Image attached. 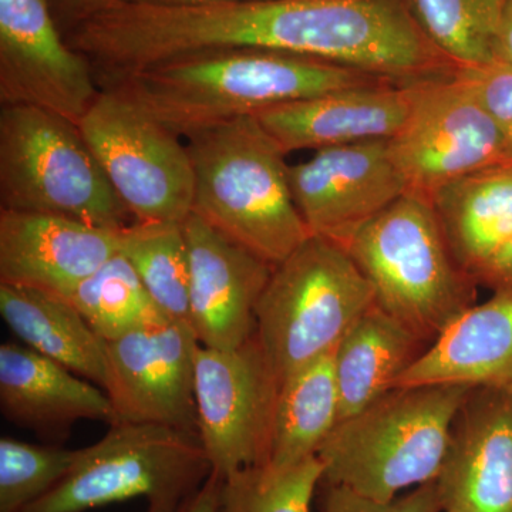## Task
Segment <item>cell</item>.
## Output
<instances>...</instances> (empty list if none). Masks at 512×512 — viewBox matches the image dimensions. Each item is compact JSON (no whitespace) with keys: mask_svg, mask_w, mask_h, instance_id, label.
Instances as JSON below:
<instances>
[{"mask_svg":"<svg viewBox=\"0 0 512 512\" xmlns=\"http://www.w3.org/2000/svg\"><path fill=\"white\" fill-rule=\"evenodd\" d=\"M380 80L309 57L232 49L167 60L110 86L120 87L178 136L190 137L239 117Z\"/></svg>","mask_w":512,"mask_h":512,"instance_id":"6da1fadb","label":"cell"},{"mask_svg":"<svg viewBox=\"0 0 512 512\" xmlns=\"http://www.w3.org/2000/svg\"><path fill=\"white\" fill-rule=\"evenodd\" d=\"M187 138L192 212L215 231L274 266L311 237L293 201L286 154L255 116Z\"/></svg>","mask_w":512,"mask_h":512,"instance_id":"7a4b0ae2","label":"cell"},{"mask_svg":"<svg viewBox=\"0 0 512 512\" xmlns=\"http://www.w3.org/2000/svg\"><path fill=\"white\" fill-rule=\"evenodd\" d=\"M471 389L460 384L396 387L339 421L318 453L322 484L390 501L400 491L436 481L453 421Z\"/></svg>","mask_w":512,"mask_h":512,"instance_id":"3957f363","label":"cell"},{"mask_svg":"<svg viewBox=\"0 0 512 512\" xmlns=\"http://www.w3.org/2000/svg\"><path fill=\"white\" fill-rule=\"evenodd\" d=\"M345 248L376 305L427 346L476 302V279L451 254L429 195L407 191Z\"/></svg>","mask_w":512,"mask_h":512,"instance_id":"277c9868","label":"cell"},{"mask_svg":"<svg viewBox=\"0 0 512 512\" xmlns=\"http://www.w3.org/2000/svg\"><path fill=\"white\" fill-rule=\"evenodd\" d=\"M375 305L372 285L338 242L311 235L274 266L255 311V336L278 383L332 355Z\"/></svg>","mask_w":512,"mask_h":512,"instance_id":"5b68a950","label":"cell"},{"mask_svg":"<svg viewBox=\"0 0 512 512\" xmlns=\"http://www.w3.org/2000/svg\"><path fill=\"white\" fill-rule=\"evenodd\" d=\"M0 202L101 228H124L131 218L80 127L20 104L0 111Z\"/></svg>","mask_w":512,"mask_h":512,"instance_id":"8992f818","label":"cell"},{"mask_svg":"<svg viewBox=\"0 0 512 512\" xmlns=\"http://www.w3.org/2000/svg\"><path fill=\"white\" fill-rule=\"evenodd\" d=\"M200 437L154 424H111L77 450L72 470L22 512H84L144 498L147 512H180L210 478Z\"/></svg>","mask_w":512,"mask_h":512,"instance_id":"52a82bcc","label":"cell"},{"mask_svg":"<svg viewBox=\"0 0 512 512\" xmlns=\"http://www.w3.org/2000/svg\"><path fill=\"white\" fill-rule=\"evenodd\" d=\"M134 221L184 224L194 210L187 144L120 87L99 93L79 123Z\"/></svg>","mask_w":512,"mask_h":512,"instance_id":"ba28073f","label":"cell"},{"mask_svg":"<svg viewBox=\"0 0 512 512\" xmlns=\"http://www.w3.org/2000/svg\"><path fill=\"white\" fill-rule=\"evenodd\" d=\"M413 99L390 148L409 191L437 188L485 168L512 164L497 124L456 72L413 80Z\"/></svg>","mask_w":512,"mask_h":512,"instance_id":"9c48e42d","label":"cell"},{"mask_svg":"<svg viewBox=\"0 0 512 512\" xmlns=\"http://www.w3.org/2000/svg\"><path fill=\"white\" fill-rule=\"evenodd\" d=\"M279 383L255 333L234 350L200 346L195 360L198 436L212 473L266 466Z\"/></svg>","mask_w":512,"mask_h":512,"instance_id":"30bf717a","label":"cell"},{"mask_svg":"<svg viewBox=\"0 0 512 512\" xmlns=\"http://www.w3.org/2000/svg\"><path fill=\"white\" fill-rule=\"evenodd\" d=\"M200 346L187 320H167L106 342L103 390L113 424H154L198 436L194 386Z\"/></svg>","mask_w":512,"mask_h":512,"instance_id":"8fae6325","label":"cell"},{"mask_svg":"<svg viewBox=\"0 0 512 512\" xmlns=\"http://www.w3.org/2000/svg\"><path fill=\"white\" fill-rule=\"evenodd\" d=\"M87 57L63 42L49 0H0V101L79 126L99 96Z\"/></svg>","mask_w":512,"mask_h":512,"instance_id":"7c38bea8","label":"cell"},{"mask_svg":"<svg viewBox=\"0 0 512 512\" xmlns=\"http://www.w3.org/2000/svg\"><path fill=\"white\" fill-rule=\"evenodd\" d=\"M289 184L309 232L342 247L409 191L390 140L315 151L309 160L289 165Z\"/></svg>","mask_w":512,"mask_h":512,"instance_id":"4fadbf2b","label":"cell"},{"mask_svg":"<svg viewBox=\"0 0 512 512\" xmlns=\"http://www.w3.org/2000/svg\"><path fill=\"white\" fill-rule=\"evenodd\" d=\"M436 485L443 512H512V389L470 390Z\"/></svg>","mask_w":512,"mask_h":512,"instance_id":"5bb4252c","label":"cell"},{"mask_svg":"<svg viewBox=\"0 0 512 512\" xmlns=\"http://www.w3.org/2000/svg\"><path fill=\"white\" fill-rule=\"evenodd\" d=\"M190 325L204 348L234 350L255 333V311L274 265L190 215Z\"/></svg>","mask_w":512,"mask_h":512,"instance_id":"9a60e30c","label":"cell"},{"mask_svg":"<svg viewBox=\"0 0 512 512\" xmlns=\"http://www.w3.org/2000/svg\"><path fill=\"white\" fill-rule=\"evenodd\" d=\"M121 229L35 212L0 211V284L66 298L119 254Z\"/></svg>","mask_w":512,"mask_h":512,"instance_id":"2e32d148","label":"cell"},{"mask_svg":"<svg viewBox=\"0 0 512 512\" xmlns=\"http://www.w3.org/2000/svg\"><path fill=\"white\" fill-rule=\"evenodd\" d=\"M412 82L362 84L293 101L255 117L285 154L392 140L409 117Z\"/></svg>","mask_w":512,"mask_h":512,"instance_id":"e0dca14e","label":"cell"},{"mask_svg":"<svg viewBox=\"0 0 512 512\" xmlns=\"http://www.w3.org/2000/svg\"><path fill=\"white\" fill-rule=\"evenodd\" d=\"M0 409L46 440H63L80 420L114 423L106 392L28 346H0Z\"/></svg>","mask_w":512,"mask_h":512,"instance_id":"ac0fdd59","label":"cell"},{"mask_svg":"<svg viewBox=\"0 0 512 512\" xmlns=\"http://www.w3.org/2000/svg\"><path fill=\"white\" fill-rule=\"evenodd\" d=\"M426 384L512 389V289L457 316L396 387Z\"/></svg>","mask_w":512,"mask_h":512,"instance_id":"d6986e66","label":"cell"},{"mask_svg":"<svg viewBox=\"0 0 512 512\" xmlns=\"http://www.w3.org/2000/svg\"><path fill=\"white\" fill-rule=\"evenodd\" d=\"M427 348L376 303L370 306L333 352L339 421L356 416L396 389L400 377Z\"/></svg>","mask_w":512,"mask_h":512,"instance_id":"ffe728a7","label":"cell"},{"mask_svg":"<svg viewBox=\"0 0 512 512\" xmlns=\"http://www.w3.org/2000/svg\"><path fill=\"white\" fill-rule=\"evenodd\" d=\"M429 197L451 254L474 278L512 234V164L464 175Z\"/></svg>","mask_w":512,"mask_h":512,"instance_id":"44dd1931","label":"cell"},{"mask_svg":"<svg viewBox=\"0 0 512 512\" xmlns=\"http://www.w3.org/2000/svg\"><path fill=\"white\" fill-rule=\"evenodd\" d=\"M0 315L25 346L103 389L106 342L67 299L26 286L0 284Z\"/></svg>","mask_w":512,"mask_h":512,"instance_id":"7402d4cb","label":"cell"},{"mask_svg":"<svg viewBox=\"0 0 512 512\" xmlns=\"http://www.w3.org/2000/svg\"><path fill=\"white\" fill-rule=\"evenodd\" d=\"M340 403L333 353L279 384L266 466L284 470L318 456L338 426Z\"/></svg>","mask_w":512,"mask_h":512,"instance_id":"603a6c76","label":"cell"},{"mask_svg":"<svg viewBox=\"0 0 512 512\" xmlns=\"http://www.w3.org/2000/svg\"><path fill=\"white\" fill-rule=\"evenodd\" d=\"M120 254L165 318L190 322L191 262L184 224L131 222L121 229Z\"/></svg>","mask_w":512,"mask_h":512,"instance_id":"cb8c5ba5","label":"cell"},{"mask_svg":"<svg viewBox=\"0 0 512 512\" xmlns=\"http://www.w3.org/2000/svg\"><path fill=\"white\" fill-rule=\"evenodd\" d=\"M505 0H407L434 49L456 69L495 62Z\"/></svg>","mask_w":512,"mask_h":512,"instance_id":"d4e9b609","label":"cell"},{"mask_svg":"<svg viewBox=\"0 0 512 512\" xmlns=\"http://www.w3.org/2000/svg\"><path fill=\"white\" fill-rule=\"evenodd\" d=\"M64 299L82 313L104 342L170 320L165 318L140 276L120 252Z\"/></svg>","mask_w":512,"mask_h":512,"instance_id":"484cf974","label":"cell"},{"mask_svg":"<svg viewBox=\"0 0 512 512\" xmlns=\"http://www.w3.org/2000/svg\"><path fill=\"white\" fill-rule=\"evenodd\" d=\"M322 478L318 456L284 470L241 468L222 478L218 512H315L313 498Z\"/></svg>","mask_w":512,"mask_h":512,"instance_id":"4316f807","label":"cell"},{"mask_svg":"<svg viewBox=\"0 0 512 512\" xmlns=\"http://www.w3.org/2000/svg\"><path fill=\"white\" fill-rule=\"evenodd\" d=\"M77 450L57 444L0 439V512H22L72 470Z\"/></svg>","mask_w":512,"mask_h":512,"instance_id":"83f0119b","label":"cell"},{"mask_svg":"<svg viewBox=\"0 0 512 512\" xmlns=\"http://www.w3.org/2000/svg\"><path fill=\"white\" fill-rule=\"evenodd\" d=\"M323 494L319 512H443L436 481L413 488L390 501L362 497L339 485L320 484Z\"/></svg>","mask_w":512,"mask_h":512,"instance_id":"f1b7e54d","label":"cell"},{"mask_svg":"<svg viewBox=\"0 0 512 512\" xmlns=\"http://www.w3.org/2000/svg\"><path fill=\"white\" fill-rule=\"evenodd\" d=\"M493 117L512 160V67L501 62L456 69Z\"/></svg>","mask_w":512,"mask_h":512,"instance_id":"f546056e","label":"cell"},{"mask_svg":"<svg viewBox=\"0 0 512 512\" xmlns=\"http://www.w3.org/2000/svg\"><path fill=\"white\" fill-rule=\"evenodd\" d=\"M474 278L493 292L512 289V234Z\"/></svg>","mask_w":512,"mask_h":512,"instance_id":"4dcf8cb0","label":"cell"},{"mask_svg":"<svg viewBox=\"0 0 512 512\" xmlns=\"http://www.w3.org/2000/svg\"><path fill=\"white\" fill-rule=\"evenodd\" d=\"M49 2L60 16L66 20H72L79 26L109 8L116 0H49Z\"/></svg>","mask_w":512,"mask_h":512,"instance_id":"1f68e13d","label":"cell"},{"mask_svg":"<svg viewBox=\"0 0 512 512\" xmlns=\"http://www.w3.org/2000/svg\"><path fill=\"white\" fill-rule=\"evenodd\" d=\"M222 478L212 473L198 493L192 495L180 512H218Z\"/></svg>","mask_w":512,"mask_h":512,"instance_id":"d6a6232c","label":"cell"},{"mask_svg":"<svg viewBox=\"0 0 512 512\" xmlns=\"http://www.w3.org/2000/svg\"><path fill=\"white\" fill-rule=\"evenodd\" d=\"M495 62L512 67V0H505L500 30H498Z\"/></svg>","mask_w":512,"mask_h":512,"instance_id":"836d02e7","label":"cell"},{"mask_svg":"<svg viewBox=\"0 0 512 512\" xmlns=\"http://www.w3.org/2000/svg\"><path fill=\"white\" fill-rule=\"evenodd\" d=\"M128 5L158 6V8H198L220 3L261 2V0H117Z\"/></svg>","mask_w":512,"mask_h":512,"instance_id":"e575fe53","label":"cell"}]
</instances>
